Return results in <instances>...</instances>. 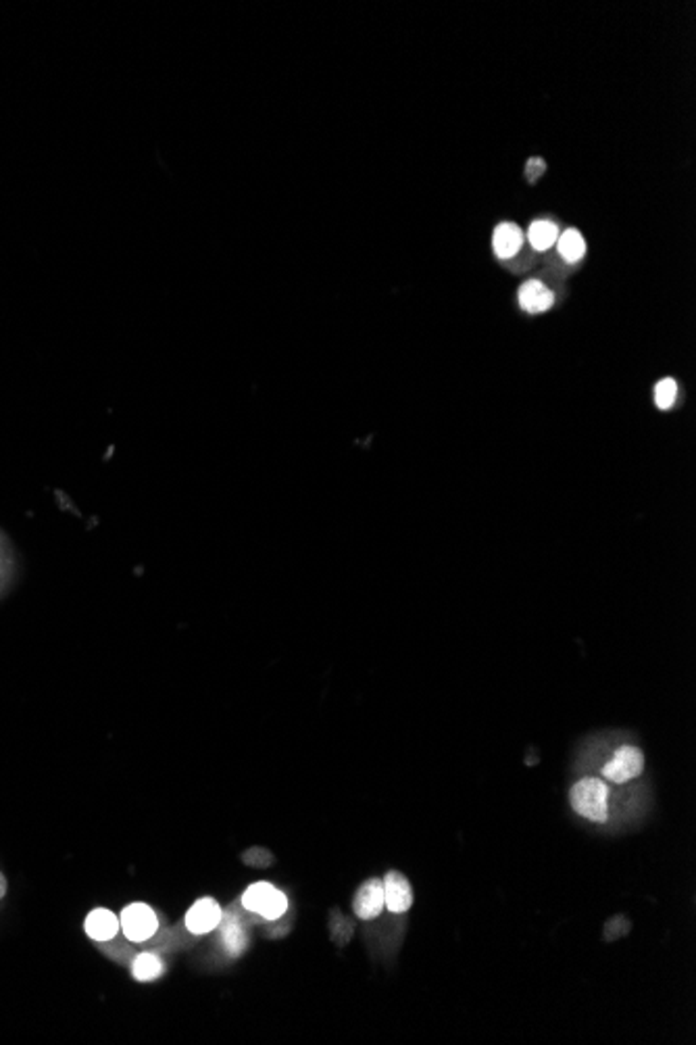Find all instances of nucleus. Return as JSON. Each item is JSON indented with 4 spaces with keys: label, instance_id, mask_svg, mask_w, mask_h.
Segmentation results:
<instances>
[{
    "label": "nucleus",
    "instance_id": "nucleus-16",
    "mask_svg": "<svg viewBox=\"0 0 696 1045\" xmlns=\"http://www.w3.org/2000/svg\"><path fill=\"white\" fill-rule=\"evenodd\" d=\"M330 931H332V939L336 941L338 946H346V943L351 941V937H353V925L348 923V920L338 910L332 912Z\"/></svg>",
    "mask_w": 696,
    "mask_h": 1045
},
{
    "label": "nucleus",
    "instance_id": "nucleus-19",
    "mask_svg": "<svg viewBox=\"0 0 696 1045\" xmlns=\"http://www.w3.org/2000/svg\"><path fill=\"white\" fill-rule=\"evenodd\" d=\"M545 170H547V165H545V161H542V159H538V157L530 159V161H527V165H526L527 180H530V182H536V180H538L542 173H545Z\"/></svg>",
    "mask_w": 696,
    "mask_h": 1045
},
{
    "label": "nucleus",
    "instance_id": "nucleus-5",
    "mask_svg": "<svg viewBox=\"0 0 696 1045\" xmlns=\"http://www.w3.org/2000/svg\"><path fill=\"white\" fill-rule=\"evenodd\" d=\"M221 916H223V910L220 908V904L215 902L211 897H202L199 902H194V905L186 914V931L192 933V935H207L215 931L217 926L221 923Z\"/></svg>",
    "mask_w": 696,
    "mask_h": 1045
},
{
    "label": "nucleus",
    "instance_id": "nucleus-17",
    "mask_svg": "<svg viewBox=\"0 0 696 1045\" xmlns=\"http://www.w3.org/2000/svg\"><path fill=\"white\" fill-rule=\"evenodd\" d=\"M107 956L111 957V960L119 962V964H126V962H132L134 960V947H132V941H121L118 937L111 939V946L105 947Z\"/></svg>",
    "mask_w": 696,
    "mask_h": 1045
},
{
    "label": "nucleus",
    "instance_id": "nucleus-12",
    "mask_svg": "<svg viewBox=\"0 0 696 1045\" xmlns=\"http://www.w3.org/2000/svg\"><path fill=\"white\" fill-rule=\"evenodd\" d=\"M165 972V964L161 960V956L155 954V952H142L134 956L132 960V977L136 981L140 983H150V981H157L159 977H161Z\"/></svg>",
    "mask_w": 696,
    "mask_h": 1045
},
{
    "label": "nucleus",
    "instance_id": "nucleus-11",
    "mask_svg": "<svg viewBox=\"0 0 696 1045\" xmlns=\"http://www.w3.org/2000/svg\"><path fill=\"white\" fill-rule=\"evenodd\" d=\"M524 244V232H521L515 223H500L492 236V246L500 259H509Z\"/></svg>",
    "mask_w": 696,
    "mask_h": 1045
},
{
    "label": "nucleus",
    "instance_id": "nucleus-2",
    "mask_svg": "<svg viewBox=\"0 0 696 1045\" xmlns=\"http://www.w3.org/2000/svg\"><path fill=\"white\" fill-rule=\"evenodd\" d=\"M242 908L265 920H278L288 910V897L271 883H255L244 891Z\"/></svg>",
    "mask_w": 696,
    "mask_h": 1045
},
{
    "label": "nucleus",
    "instance_id": "nucleus-4",
    "mask_svg": "<svg viewBox=\"0 0 696 1045\" xmlns=\"http://www.w3.org/2000/svg\"><path fill=\"white\" fill-rule=\"evenodd\" d=\"M644 771V753L636 745H621L613 758L603 766V776L611 782H628L640 776Z\"/></svg>",
    "mask_w": 696,
    "mask_h": 1045
},
{
    "label": "nucleus",
    "instance_id": "nucleus-3",
    "mask_svg": "<svg viewBox=\"0 0 696 1045\" xmlns=\"http://www.w3.org/2000/svg\"><path fill=\"white\" fill-rule=\"evenodd\" d=\"M119 925L126 939L132 943H147L159 931L157 912L147 904H129L128 908H123Z\"/></svg>",
    "mask_w": 696,
    "mask_h": 1045
},
{
    "label": "nucleus",
    "instance_id": "nucleus-6",
    "mask_svg": "<svg viewBox=\"0 0 696 1045\" xmlns=\"http://www.w3.org/2000/svg\"><path fill=\"white\" fill-rule=\"evenodd\" d=\"M386 908L384 902V883L382 879H369L361 885L357 895L353 899V912L361 920H374Z\"/></svg>",
    "mask_w": 696,
    "mask_h": 1045
},
{
    "label": "nucleus",
    "instance_id": "nucleus-20",
    "mask_svg": "<svg viewBox=\"0 0 696 1045\" xmlns=\"http://www.w3.org/2000/svg\"><path fill=\"white\" fill-rule=\"evenodd\" d=\"M5 894H6V881H5V876L0 874V899L5 897Z\"/></svg>",
    "mask_w": 696,
    "mask_h": 1045
},
{
    "label": "nucleus",
    "instance_id": "nucleus-10",
    "mask_svg": "<svg viewBox=\"0 0 696 1045\" xmlns=\"http://www.w3.org/2000/svg\"><path fill=\"white\" fill-rule=\"evenodd\" d=\"M119 931H121L119 918L107 908L92 910L88 914V918H86V933H88L90 939L98 943L111 941L113 937H118Z\"/></svg>",
    "mask_w": 696,
    "mask_h": 1045
},
{
    "label": "nucleus",
    "instance_id": "nucleus-8",
    "mask_svg": "<svg viewBox=\"0 0 696 1045\" xmlns=\"http://www.w3.org/2000/svg\"><path fill=\"white\" fill-rule=\"evenodd\" d=\"M382 883H384V902H386V908L394 914L407 912L413 905V889L411 883L407 881V876L396 873V870H390V873L384 876Z\"/></svg>",
    "mask_w": 696,
    "mask_h": 1045
},
{
    "label": "nucleus",
    "instance_id": "nucleus-1",
    "mask_svg": "<svg viewBox=\"0 0 696 1045\" xmlns=\"http://www.w3.org/2000/svg\"><path fill=\"white\" fill-rule=\"evenodd\" d=\"M569 802L579 816L592 820V823H605L609 816V787L600 779L578 781L569 791Z\"/></svg>",
    "mask_w": 696,
    "mask_h": 1045
},
{
    "label": "nucleus",
    "instance_id": "nucleus-7",
    "mask_svg": "<svg viewBox=\"0 0 696 1045\" xmlns=\"http://www.w3.org/2000/svg\"><path fill=\"white\" fill-rule=\"evenodd\" d=\"M220 935H221V946L231 957H238L242 956L246 949H249V933H246L242 918L238 916L234 910H228L223 912L221 916V923H220Z\"/></svg>",
    "mask_w": 696,
    "mask_h": 1045
},
{
    "label": "nucleus",
    "instance_id": "nucleus-13",
    "mask_svg": "<svg viewBox=\"0 0 696 1045\" xmlns=\"http://www.w3.org/2000/svg\"><path fill=\"white\" fill-rule=\"evenodd\" d=\"M557 246H559L561 257L568 261V264H578V261L582 259L584 253H586L584 236L574 228L565 230L563 234L557 238Z\"/></svg>",
    "mask_w": 696,
    "mask_h": 1045
},
{
    "label": "nucleus",
    "instance_id": "nucleus-14",
    "mask_svg": "<svg viewBox=\"0 0 696 1045\" xmlns=\"http://www.w3.org/2000/svg\"><path fill=\"white\" fill-rule=\"evenodd\" d=\"M557 238H559V230H557L553 222L547 220L534 222L530 226V232H527V241H530L536 251L550 249V246L557 243Z\"/></svg>",
    "mask_w": 696,
    "mask_h": 1045
},
{
    "label": "nucleus",
    "instance_id": "nucleus-9",
    "mask_svg": "<svg viewBox=\"0 0 696 1045\" xmlns=\"http://www.w3.org/2000/svg\"><path fill=\"white\" fill-rule=\"evenodd\" d=\"M517 301H519V307L524 309L526 314L538 316V314H547V311L553 307L555 295H553V290L542 285V282L527 280L526 285H521V288H519Z\"/></svg>",
    "mask_w": 696,
    "mask_h": 1045
},
{
    "label": "nucleus",
    "instance_id": "nucleus-18",
    "mask_svg": "<svg viewBox=\"0 0 696 1045\" xmlns=\"http://www.w3.org/2000/svg\"><path fill=\"white\" fill-rule=\"evenodd\" d=\"M242 862L246 866H255V868H267L273 864V855L271 852H267L263 847H251L249 852L242 854Z\"/></svg>",
    "mask_w": 696,
    "mask_h": 1045
},
{
    "label": "nucleus",
    "instance_id": "nucleus-15",
    "mask_svg": "<svg viewBox=\"0 0 696 1045\" xmlns=\"http://www.w3.org/2000/svg\"><path fill=\"white\" fill-rule=\"evenodd\" d=\"M678 398V384L673 378H663L655 387V405L659 409H671Z\"/></svg>",
    "mask_w": 696,
    "mask_h": 1045
}]
</instances>
